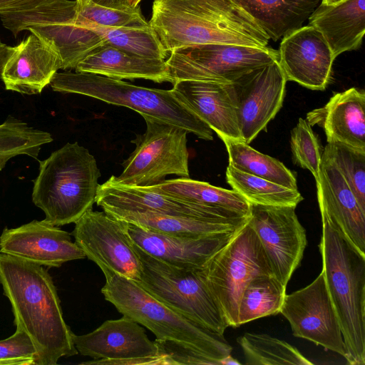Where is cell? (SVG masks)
<instances>
[{"mask_svg": "<svg viewBox=\"0 0 365 365\" xmlns=\"http://www.w3.org/2000/svg\"><path fill=\"white\" fill-rule=\"evenodd\" d=\"M134 247L142 266L140 279L135 281L140 286L192 322L224 335L229 324L202 267H178L152 257L135 244Z\"/></svg>", "mask_w": 365, "mask_h": 365, "instance_id": "cell-7", "label": "cell"}, {"mask_svg": "<svg viewBox=\"0 0 365 365\" xmlns=\"http://www.w3.org/2000/svg\"><path fill=\"white\" fill-rule=\"evenodd\" d=\"M101 172L96 158L78 142L67 143L39 161L32 201L54 226L74 223L94 202Z\"/></svg>", "mask_w": 365, "mask_h": 365, "instance_id": "cell-4", "label": "cell"}, {"mask_svg": "<svg viewBox=\"0 0 365 365\" xmlns=\"http://www.w3.org/2000/svg\"><path fill=\"white\" fill-rule=\"evenodd\" d=\"M77 3L52 0L34 9L0 14L1 21L16 36L29 31L53 48L61 61V69H75L93 50L105 44L96 32L76 24Z\"/></svg>", "mask_w": 365, "mask_h": 365, "instance_id": "cell-8", "label": "cell"}, {"mask_svg": "<svg viewBox=\"0 0 365 365\" xmlns=\"http://www.w3.org/2000/svg\"><path fill=\"white\" fill-rule=\"evenodd\" d=\"M96 203L103 211H150L168 215L215 220L238 221L249 218L176 198L160 192L154 185H125L108 180L98 185Z\"/></svg>", "mask_w": 365, "mask_h": 365, "instance_id": "cell-16", "label": "cell"}, {"mask_svg": "<svg viewBox=\"0 0 365 365\" xmlns=\"http://www.w3.org/2000/svg\"><path fill=\"white\" fill-rule=\"evenodd\" d=\"M290 147L292 160L309 170L315 180L318 178L323 150L309 123L300 118L291 131Z\"/></svg>", "mask_w": 365, "mask_h": 365, "instance_id": "cell-37", "label": "cell"}, {"mask_svg": "<svg viewBox=\"0 0 365 365\" xmlns=\"http://www.w3.org/2000/svg\"><path fill=\"white\" fill-rule=\"evenodd\" d=\"M278 58V51L267 46L203 44L173 51L165 62L173 84L185 80L231 83Z\"/></svg>", "mask_w": 365, "mask_h": 365, "instance_id": "cell-11", "label": "cell"}, {"mask_svg": "<svg viewBox=\"0 0 365 365\" xmlns=\"http://www.w3.org/2000/svg\"><path fill=\"white\" fill-rule=\"evenodd\" d=\"M172 90L221 140H242L229 83L185 80L173 83Z\"/></svg>", "mask_w": 365, "mask_h": 365, "instance_id": "cell-24", "label": "cell"}, {"mask_svg": "<svg viewBox=\"0 0 365 365\" xmlns=\"http://www.w3.org/2000/svg\"><path fill=\"white\" fill-rule=\"evenodd\" d=\"M276 41L303 23L322 0H235Z\"/></svg>", "mask_w": 365, "mask_h": 365, "instance_id": "cell-28", "label": "cell"}, {"mask_svg": "<svg viewBox=\"0 0 365 365\" xmlns=\"http://www.w3.org/2000/svg\"><path fill=\"white\" fill-rule=\"evenodd\" d=\"M61 69L57 52L37 36L31 34L14 46L0 78L6 90L21 94L41 93Z\"/></svg>", "mask_w": 365, "mask_h": 365, "instance_id": "cell-22", "label": "cell"}, {"mask_svg": "<svg viewBox=\"0 0 365 365\" xmlns=\"http://www.w3.org/2000/svg\"><path fill=\"white\" fill-rule=\"evenodd\" d=\"M202 270L232 327H239L238 304L247 284L256 276L273 274L262 245L248 222L205 264Z\"/></svg>", "mask_w": 365, "mask_h": 365, "instance_id": "cell-9", "label": "cell"}, {"mask_svg": "<svg viewBox=\"0 0 365 365\" xmlns=\"http://www.w3.org/2000/svg\"><path fill=\"white\" fill-rule=\"evenodd\" d=\"M295 208L250 204L247 221L262 245L273 274L286 287L301 263L307 243Z\"/></svg>", "mask_w": 365, "mask_h": 365, "instance_id": "cell-13", "label": "cell"}, {"mask_svg": "<svg viewBox=\"0 0 365 365\" xmlns=\"http://www.w3.org/2000/svg\"><path fill=\"white\" fill-rule=\"evenodd\" d=\"M341 0H322L321 3L327 5L335 4Z\"/></svg>", "mask_w": 365, "mask_h": 365, "instance_id": "cell-45", "label": "cell"}, {"mask_svg": "<svg viewBox=\"0 0 365 365\" xmlns=\"http://www.w3.org/2000/svg\"><path fill=\"white\" fill-rule=\"evenodd\" d=\"M294 336L346 356L339 322L322 272L307 287L285 295L280 312Z\"/></svg>", "mask_w": 365, "mask_h": 365, "instance_id": "cell-15", "label": "cell"}, {"mask_svg": "<svg viewBox=\"0 0 365 365\" xmlns=\"http://www.w3.org/2000/svg\"><path fill=\"white\" fill-rule=\"evenodd\" d=\"M149 24L170 53L203 44L267 46L269 38L235 0H153Z\"/></svg>", "mask_w": 365, "mask_h": 365, "instance_id": "cell-2", "label": "cell"}, {"mask_svg": "<svg viewBox=\"0 0 365 365\" xmlns=\"http://www.w3.org/2000/svg\"><path fill=\"white\" fill-rule=\"evenodd\" d=\"M52 0H0V14L34 9Z\"/></svg>", "mask_w": 365, "mask_h": 365, "instance_id": "cell-41", "label": "cell"}, {"mask_svg": "<svg viewBox=\"0 0 365 365\" xmlns=\"http://www.w3.org/2000/svg\"><path fill=\"white\" fill-rule=\"evenodd\" d=\"M101 293L116 309L148 329L156 339L187 344L214 360L217 365L231 354L232 347L221 335L192 322L164 304L135 281L118 274L104 275Z\"/></svg>", "mask_w": 365, "mask_h": 365, "instance_id": "cell-5", "label": "cell"}, {"mask_svg": "<svg viewBox=\"0 0 365 365\" xmlns=\"http://www.w3.org/2000/svg\"><path fill=\"white\" fill-rule=\"evenodd\" d=\"M142 117L146 124L145 132L131 140L135 148L123 163L121 174L112 175L108 180L119 185L150 186L169 175L190 178L188 132L158 118Z\"/></svg>", "mask_w": 365, "mask_h": 365, "instance_id": "cell-10", "label": "cell"}, {"mask_svg": "<svg viewBox=\"0 0 365 365\" xmlns=\"http://www.w3.org/2000/svg\"><path fill=\"white\" fill-rule=\"evenodd\" d=\"M154 341L158 353L167 356L172 365H217L211 358L187 344L170 339H155Z\"/></svg>", "mask_w": 365, "mask_h": 365, "instance_id": "cell-40", "label": "cell"}, {"mask_svg": "<svg viewBox=\"0 0 365 365\" xmlns=\"http://www.w3.org/2000/svg\"><path fill=\"white\" fill-rule=\"evenodd\" d=\"M36 350L28 334L16 327L9 337L0 340V365H36Z\"/></svg>", "mask_w": 365, "mask_h": 365, "instance_id": "cell-39", "label": "cell"}, {"mask_svg": "<svg viewBox=\"0 0 365 365\" xmlns=\"http://www.w3.org/2000/svg\"><path fill=\"white\" fill-rule=\"evenodd\" d=\"M111 216L148 230L180 237H200L237 230L247 220L230 221L205 220L160 214L150 211H104Z\"/></svg>", "mask_w": 365, "mask_h": 365, "instance_id": "cell-27", "label": "cell"}, {"mask_svg": "<svg viewBox=\"0 0 365 365\" xmlns=\"http://www.w3.org/2000/svg\"><path fill=\"white\" fill-rule=\"evenodd\" d=\"M141 1L142 0H128V3L130 7H136Z\"/></svg>", "mask_w": 365, "mask_h": 365, "instance_id": "cell-44", "label": "cell"}, {"mask_svg": "<svg viewBox=\"0 0 365 365\" xmlns=\"http://www.w3.org/2000/svg\"><path fill=\"white\" fill-rule=\"evenodd\" d=\"M286 288L273 274L254 277L247 284L240 298L238 326L279 313Z\"/></svg>", "mask_w": 365, "mask_h": 365, "instance_id": "cell-31", "label": "cell"}, {"mask_svg": "<svg viewBox=\"0 0 365 365\" xmlns=\"http://www.w3.org/2000/svg\"><path fill=\"white\" fill-rule=\"evenodd\" d=\"M0 284L11 304L14 324L36 350V365H55L61 357L78 353L56 288L42 265L0 252Z\"/></svg>", "mask_w": 365, "mask_h": 365, "instance_id": "cell-1", "label": "cell"}, {"mask_svg": "<svg viewBox=\"0 0 365 365\" xmlns=\"http://www.w3.org/2000/svg\"><path fill=\"white\" fill-rule=\"evenodd\" d=\"M53 141L51 133L34 128L10 117L0 124V172L7 162L19 155L38 159L41 146Z\"/></svg>", "mask_w": 365, "mask_h": 365, "instance_id": "cell-35", "label": "cell"}, {"mask_svg": "<svg viewBox=\"0 0 365 365\" xmlns=\"http://www.w3.org/2000/svg\"><path fill=\"white\" fill-rule=\"evenodd\" d=\"M319 244L322 273L350 365L365 364V254L327 220Z\"/></svg>", "mask_w": 365, "mask_h": 365, "instance_id": "cell-3", "label": "cell"}, {"mask_svg": "<svg viewBox=\"0 0 365 365\" xmlns=\"http://www.w3.org/2000/svg\"><path fill=\"white\" fill-rule=\"evenodd\" d=\"M75 71L118 80L140 78L155 83L171 81L165 60L138 56L106 43L82 59Z\"/></svg>", "mask_w": 365, "mask_h": 365, "instance_id": "cell-26", "label": "cell"}, {"mask_svg": "<svg viewBox=\"0 0 365 365\" xmlns=\"http://www.w3.org/2000/svg\"><path fill=\"white\" fill-rule=\"evenodd\" d=\"M124 223L132 242L140 250L169 264L189 268L202 267L240 230L200 237H180Z\"/></svg>", "mask_w": 365, "mask_h": 365, "instance_id": "cell-21", "label": "cell"}, {"mask_svg": "<svg viewBox=\"0 0 365 365\" xmlns=\"http://www.w3.org/2000/svg\"><path fill=\"white\" fill-rule=\"evenodd\" d=\"M73 341L78 353L93 359L81 364L158 354L155 341L149 339L140 324L123 315L104 322L90 333L73 334Z\"/></svg>", "mask_w": 365, "mask_h": 365, "instance_id": "cell-20", "label": "cell"}, {"mask_svg": "<svg viewBox=\"0 0 365 365\" xmlns=\"http://www.w3.org/2000/svg\"><path fill=\"white\" fill-rule=\"evenodd\" d=\"M247 364L312 365L309 359L287 342L266 334L246 332L239 336Z\"/></svg>", "mask_w": 365, "mask_h": 365, "instance_id": "cell-34", "label": "cell"}, {"mask_svg": "<svg viewBox=\"0 0 365 365\" xmlns=\"http://www.w3.org/2000/svg\"><path fill=\"white\" fill-rule=\"evenodd\" d=\"M308 19L309 25L322 34L336 58L360 48L365 33V0L320 3Z\"/></svg>", "mask_w": 365, "mask_h": 365, "instance_id": "cell-25", "label": "cell"}, {"mask_svg": "<svg viewBox=\"0 0 365 365\" xmlns=\"http://www.w3.org/2000/svg\"><path fill=\"white\" fill-rule=\"evenodd\" d=\"M241 364L236 359H234L231 354L223 358L220 361V365H239Z\"/></svg>", "mask_w": 365, "mask_h": 365, "instance_id": "cell-43", "label": "cell"}, {"mask_svg": "<svg viewBox=\"0 0 365 365\" xmlns=\"http://www.w3.org/2000/svg\"><path fill=\"white\" fill-rule=\"evenodd\" d=\"M309 124L321 127L328 143L365 153V92L350 88L334 93L322 108L307 114Z\"/></svg>", "mask_w": 365, "mask_h": 365, "instance_id": "cell-23", "label": "cell"}, {"mask_svg": "<svg viewBox=\"0 0 365 365\" xmlns=\"http://www.w3.org/2000/svg\"><path fill=\"white\" fill-rule=\"evenodd\" d=\"M78 4H94L102 6L114 8L118 9H125L130 8L128 0H75Z\"/></svg>", "mask_w": 365, "mask_h": 365, "instance_id": "cell-42", "label": "cell"}, {"mask_svg": "<svg viewBox=\"0 0 365 365\" xmlns=\"http://www.w3.org/2000/svg\"><path fill=\"white\" fill-rule=\"evenodd\" d=\"M222 140L232 167L287 188L298 190L295 175L279 160L257 151L242 140L229 138Z\"/></svg>", "mask_w": 365, "mask_h": 365, "instance_id": "cell-30", "label": "cell"}, {"mask_svg": "<svg viewBox=\"0 0 365 365\" xmlns=\"http://www.w3.org/2000/svg\"><path fill=\"white\" fill-rule=\"evenodd\" d=\"M160 192L178 199L249 217L250 204L238 192L190 178L164 180L154 185Z\"/></svg>", "mask_w": 365, "mask_h": 365, "instance_id": "cell-29", "label": "cell"}, {"mask_svg": "<svg viewBox=\"0 0 365 365\" xmlns=\"http://www.w3.org/2000/svg\"><path fill=\"white\" fill-rule=\"evenodd\" d=\"M287 80L278 61L253 69L231 83L242 140L250 143L282 106Z\"/></svg>", "mask_w": 365, "mask_h": 365, "instance_id": "cell-14", "label": "cell"}, {"mask_svg": "<svg viewBox=\"0 0 365 365\" xmlns=\"http://www.w3.org/2000/svg\"><path fill=\"white\" fill-rule=\"evenodd\" d=\"M323 151L331 159L365 210V153L339 143H327Z\"/></svg>", "mask_w": 365, "mask_h": 365, "instance_id": "cell-36", "label": "cell"}, {"mask_svg": "<svg viewBox=\"0 0 365 365\" xmlns=\"http://www.w3.org/2000/svg\"><path fill=\"white\" fill-rule=\"evenodd\" d=\"M227 182L250 204L270 206H294L303 200L298 190L287 188L228 165Z\"/></svg>", "mask_w": 365, "mask_h": 365, "instance_id": "cell-33", "label": "cell"}, {"mask_svg": "<svg viewBox=\"0 0 365 365\" xmlns=\"http://www.w3.org/2000/svg\"><path fill=\"white\" fill-rule=\"evenodd\" d=\"M75 243L104 275L118 274L138 281L142 266L125 223L106 212L87 210L75 222Z\"/></svg>", "mask_w": 365, "mask_h": 365, "instance_id": "cell-12", "label": "cell"}, {"mask_svg": "<svg viewBox=\"0 0 365 365\" xmlns=\"http://www.w3.org/2000/svg\"><path fill=\"white\" fill-rule=\"evenodd\" d=\"M54 91L89 96L124 106L141 116H150L175 125L205 140L212 130L174 94L173 90L135 86L123 80L82 72H56L50 84Z\"/></svg>", "mask_w": 365, "mask_h": 365, "instance_id": "cell-6", "label": "cell"}, {"mask_svg": "<svg viewBox=\"0 0 365 365\" xmlns=\"http://www.w3.org/2000/svg\"><path fill=\"white\" fill-rule=\"evenodd\" d=\"M77 21H86L108 27H143L149 26L140 7L118 9L94 4H77Z\"/></svg>", "mask_w": 365, "mask_h": 365, "instance_id": "cell-38", "label": "cell"}, {"mask_svg": "<svg viewBox=\"0 0 365 365\" xmlns=\"http://www.w3.org/2000/svg\"><path fill=\"white\" fill-rule=\"evenodd\" d=\"M316 184L322 220L336 225L358 250L365 254V210L324 151Z\"/></svg>", "mask_w": 365, "mask_h": 365, "instance_id": "cell-19", "label": "cell"}, {"mask_svg": "<svg viewBox=\"0 0 365 365\" xmlns=\"http://www.w3.org/2000/svg\"><path fill=\"white\" fill-rule=\"evenodd\" d=\"M0 252L50 267L86 257L68 232L43 220L5 228L0 236Z\"/></svg>", "mask_w": 365, "mask_h": 365, "instance_id": "cell-18", "label": "cell"}, {"mask_svg": "<svg viewBox=\"0 0 365 365\" xmlns=\"http://www.w3.org/2000/svg\"><path fill=\"white\" fill-rule=\"evenodd\" d=\"M76 24L96 32L106 44L133 55L165 60L169 54L150 25L143 27H108L77 20Z\"/></svg>", "mask_w": 365, "mask_h": 365, "instance_id": "cell-32", "label": "cell"}, {"mask_svg": "<svg viewBox=\"0 0 365 365\" xmlns=\"http://www.w3.org/2000/svg\"><path fill=\"white\" fill-rule=\"evenodd\" d=\"M278 63L287 81L316 91L326 89L334 57L322 34L307 25L286 34L280 43Z\"/></svg>", "mask_w": 365, "mask_h": 365, "instance_id": "cell-17", "label": "cell"}]
</instances>
